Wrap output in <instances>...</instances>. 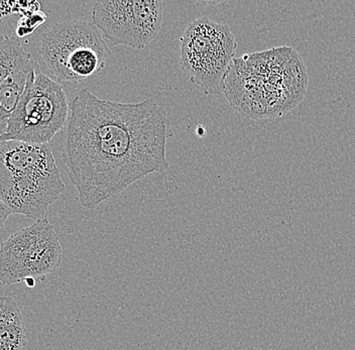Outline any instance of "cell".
<instances>
[{
  "label": "cell",
  "mask_w": 355,
  "mask_h": 350,
  "mask_svg": "<svg viewBox=\"0 0 355 350\" xmlns=\"http://www.w3.org/2000/svg\"><path fill=\"white\" fill-rule=\"evenodd\" d=\"M168 115L150 99L102 100L78 92L70 104L64 161L80 204L94 210L153 173L168 170Z\"/></svg>",
  "instance_id": "obj_1"
},
{
  "label": "cell",
  "mask_w": 355,
  "mask_h": 350,
  "mask_svg": "<svg viewBox=\"0 0 355 350\" xmlns=\"http://www.w3.org/2000/svg\"><path fill=\"white\" fill-rule=\"evenodd\" d=\"M307 68L293 46L234 58L224 95L235 112L254 121H275L292 112L307 93Z\"/></svg>",
  "instance_id": "obj_2"
},
{
  "label": "cell",
  "mask_w": 355,
  "mask_h": 350,
  "mask_svg": "<svg viewBox=\"0 0 355 350\" xmlns=\"http://www.w3.org/2000/svg\"><path fill=\"white\" fill-rule=\"evenodd\" d=\"M64 191L65 184L48 145L0 143V199L11 213L41 220Z\"/></svg>",
  "instance_id": "obj_3"
},
{
  "label": "cell",
  "mask_w": 355,
  "mask_h": 350,
  "mask_svg": "<svg viewBox=\"0 0 355 350\" xmlns=\"http://www.w3.org/2000/svg\"><path fill=\"white\" fill-rule=\"evenodd\" d=\"M40 54L55 78L81 83L103 70L111 51L94 24L72 19L44 33Z\"/></svg>",
  "instance_id": "obj_4"
},
{
  "label": "cell",
  "mask_w": 355,
  "mask_h": 350,
  "mask_svg": "<svg viewBox=\"0 0 355 350\" xmlns=\"http://www.w3.org/2000/svg\"><path fill=\"white\" fill-rule=\"evenodd\" d=\"M236 48L227 24L199 17L188 24L181 39L182 70L205 94H221Z\"/></svg>",
  "instance_id": "obj_5"
},
{
  "label": "cell",
  "mask_w": 355,
  "mask_h": 350,
  "mask_svg": "<svg viewBox=\"0 0 355 350\" xmlns=\"http://www.w3.org/2000/svg\"><path fill=\"white\" fill-rule=\"evenodd\" d=\"M70 104L63 87L33 69L11 115L4 141L48 145L68 121Z\"/></svg>",
  "instance_id": "obj_6"
},
{
  "label": "cell",
  "mask_w": 355,
  "mask_h": 350,
  "mask_svg": "<svg viewBox=\"0 0 355 350\" xmlns=\"http://www.w3.org/2000/svg\"><path fill=\"white\" fill-rule=\"evenodd\" d=\"M63 250L46 218L22 228L0 245V283L10 286L46 276L61 265Z\"/></svg>",
  "instance_id": "obj_7"
},
{
  "label": "cell",
  "mask_w": 355,
  "mask_h": 350,
  "mask_svg": "<svg viewBox=\"0 0 355 350\" xmlns=\"http://www.w3.org/2000/svg\"><path fill=\"white\" fill-rule=\"evenodd\" d=\"M162 0H105L93 6V24L114 46L143 50L161 32Z\"/></svg>",
  "instance_id": "obj_8"
},
{
  "label": "cell",
  "mask_w": 355,
  "mask_h": 350,
  "mask_svg": "<svg viewBox=\"0 0 355 350\" xmlns=\"http://www.w3.org/2000/svg\"><path fill=\"white\" fill-rule=\"evenodd\" d=\"M39 64L32 60L17 69L0 85V143H4L11 115L17 107L33 69Z\"/></svg>",
  "instance_id": "obj_9"
},
{
  "label": "cell",
  "mask_w": 355,
  "mask_h": 350,
  "mask_svg": "<svg viewBox=\"0 0 355 350\" xmlns=\"http://www.w3.org/2000/svg\"><path fill=\"white\" fill-rule=\"evenodd\" d=\"M28 343L26 329L17 302L0 297V350H22Z\"/></svg>",
  "instance_id": "obj_10"
},
{
  "label": "cell",
  "mask_w": 355,
  "mask_h": 350,
  "mask_svg": "<svg viewBox=\"0 0 355 350\" xmlns=\"http://www.w3.org/2000/svg\"><path fill=\"white\" fill-rule=\"evenodd\" d=\"M32 60V55L22 48L19 37L15 35L0 37V85L17 69Z\"/></svg>",
  "instance_id": "obj_11"
},
{
  "label": "cell",
  "mask_w": 355,
  "mask_h": 350,
  "mask_svg": "<svg viewBox=\"0 0 355 350\" xmlns=\"http://www.w3.org/2000/svg\"><path fill=\"white\" fill-rule=\"evenodd\" d=\"M11 214L12 213H11L10 208L0 199V230L3 229L6 221Z\"/></svg>",
  "instance_id": "obj_12"
},
{
  "label": "cell",
  "mask_w": 355,
  "mask_h": 350,
  "mask_svg": "<svg viewBox=\"0 0 355 350\" xmlns=\"http://www.w3.org/2000/svg\"><path fill=\"white\" fill-rule=\"evenodd\" d=\"M26 282L28 287H35V279H28V280H26Z\"/></svg>",
  "instance_id": "obj_13"
}]
</instances>
